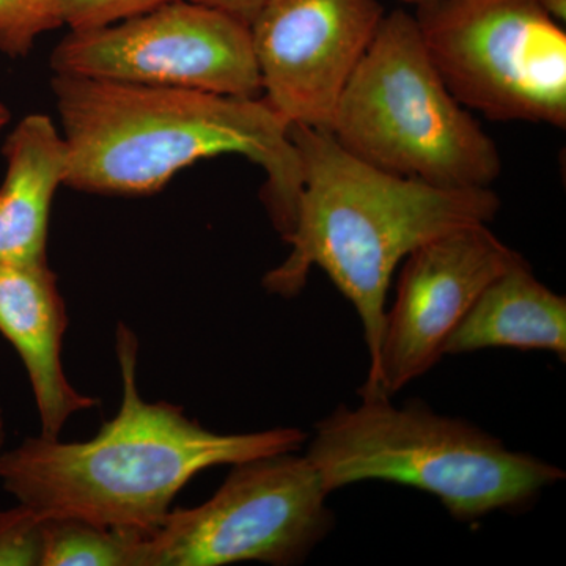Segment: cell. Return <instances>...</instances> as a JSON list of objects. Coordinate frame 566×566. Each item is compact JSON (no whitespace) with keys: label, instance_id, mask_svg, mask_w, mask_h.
<instances>
[{"label":"cell","instance_id":"ac0fdd59","mask_svg":"<svg viewBox=\"0 0 566 566\" xmlns=\"http://www.w3.org/2000/svg\"><path fill=\"white\" fill-rule=\"evenodd\" d=\"M191 2L226 11V13L233 14V17L251 24L263 0H191Z\"/></svg>","mask_w":566,"mask_h":566},{"label":"cell","instance_id":"ba28073f","mask_svg":"<svg viewBox=\"0 0 566 566\" xmlns=\"http://www.w3.org/2000/svg\"><path fill=\"white\" fill-rule=\"evenodd\" d=\"M54 74L221 95L262 96L248 22L191 0L91 31H70L51 54Z\"/></svg>","mask_w":566,"mask_h":566},{"label":"cell","instance_id":"8fae6325","mask_svg":"<svg viewBox=\"0 0 566 566\" xmlns=\"http://www.w3.org/2000/svg\"><path fill=\"white\" fill-rule=\"evenodd\" d=\"M69 327L57 275L48 262L0 266V334L20 354L31 381L41 436L61 438L77 412L95 409L98 398L77 392L62 365Z\"/></svg>","mask_w":566,"mask_h":566},{"label":"cell","instance_id":"9a60e30c","mask_svg":"<svg viewBox=\"0 0 566 566\" xmlns=\"http://www.w3.org/2000/svg\"><path fill=\"white\" fill-rule=\"evenodd\" d=\"M62 25L55 0H0V52L28 57L40 35Z\"/></svg>","mask_w":566,"mask_h":566},{"label":"cell","instance_id":"7c38bea8","mask_svg":"<svg viewBox=\"0 0 566 566\" xmlns=\"http://www.w3.org/2000/svg\"><path fill=\"white\" fill-rule=\"evenodd\" d=\"M0 185V266L48 262L55 192L65 182L69 147L48 115L22 118L3 142Z\"/></svg>","mask_w":566,"mask_h":566},{"label":"cell","instance_id":"5b68a950","mask_svg":"<svg viewBox=\"0 0 566 566\" xmlns=\"http://www.w3.org/2000/svg\"><path fill=\"white\" fill-rule=\"evenodd\" d=\"M329 133L356 158L439 188H491L497 145L434 69L415 14H385L335 109Z\"/></svg>","mask_w":566,"mask_h":566},{"label":"cell","instance_id":"d6986e66","mask_svg":"<svg viewBox=\"0 0 566 566\" xmlns=\"http://www.w3.org/2000/svg\"><path fill=\"white\" fill-rule=\"evenodd\" d=\"M3 453H6V417L0 408V460H2Z\"/></svg>","mask_w":566,"mask_h":566},{"label":"cell","instance_id":"5bb4252c","mask_svg":"<svg viewBox=\"0 0 566 566\" xmlns=\"http://www.w3.org/2000/svg\"><path fill=\"white\" fill-rule=\"evenodd\" d=\"M144 532L77 517L44 520L41 566H140Z\"/></svg>","mask_w":566,"mask_h":566},{"label":"cell","instance_id":"277c9868","mask_svg":"<svg viewBox=\"0 0 566 566\" xmlns=\"http://www.w3.org/2000/svg\"><path fill=\"white\" fill-rule=\"evenodd\" d=\"M333 493L368 480L434 494L458 521L523 510L565 479L557 465L515 452L474 423L441 416L423 401L395 406L363 395L315 424L307 455Z\"/></svg>","mask_w":566,"mask_h":566},{"label":"cell","instance_id":"30bf717a","mask_svg":"<svg viewBox=\"0 0 566 566\" xmlns=\"http://www.w3.org/2000/svg\"><path fill=\"white\" fill-rule=\"evenodd\" d=\"M385 14L379 0H263L249 28L264 102L289 126L329 132Z\"/></svg>","mask_w":566,"mask_h":566},{"label":"cell","instance_id":"8992f818","mask_svg":"<svg viewBox=\"0 0 566 566\" xmlns=\"http://www.w3.org/2000/svg\"><path fill=\"white\" fill-rule=\"evenodd\" d=\"M428 55L468 111L566 126V33L538 0H436L416 7Z\"/></svg>","mask_w":566,"mask_h":566},{"label":"cell","instance_id":"e0dca14e","mask_svg":"<svg viewBox=\"0 0 566 566\" xmlns=\"http://www.w3.org/2000/svg\"><path fill=\"white\" fill-rule=\"evenodd\" d=\"M167 2L170 0H55V6L70 31H91L139 17Z\"/></svg>","mask_w":566,"mask_h":566},{"label":"cell","instance_id":"52a82bcc","mask_svg":"<svg viewBox=\"0 0 566 566\" xmlns=\"http://www.w3.org/2000/svg\"><path fill=\"white\" fill-rule=\"evenodd\" d=\"M329 494L312 461L294 452L233 464L212 497L172 510L145 535L140 566L301 564L333 531Z\"/></svg>","mask_w":566,"mask_h":566},{"label":"cell","instance_id":"ffe728a7","mask_svg":"<svg viewBox=\"0 0 566 566\" xmlns=\"http://www.w3.org/2000/svg\"><path fill=\"white\" fill-rule=\"evenodd\" d=\"M10 120L11 114L9 107H7L6 104L0 103V133H2V129L9 125Z\"/></svg>","mask_w":566,"mask_h":566},{"label":"cell","instance_id":"3957f363","mask_svg":"<svg viewBox=\"0 0 566 566\" xmlns=\"http://www.w3.org/2000/svg\"><path fill=\"white\" fill-rule=\"evenodd\" d=\"M300 151L303 189L292 252L263 277L268 293L294 297L312 268H322L356 308L374 375L386 297L398 263L419 245L465 226L494 221L501 200L491 188H439L398 177L346 151L333 134L290 126Z\"/></svg>","mask_w":566,"mask_h":566},{"label":"cell","instance_id":"4fadbf2b","mask_svg":"<svg viewBox=\"0 0 566 566\" xmlns=\"http://www.w3.org/2000/svg\"><path fill=\"white\" fill-rule=\"evenodd\" d=\"M542 349L566 359V297L520 264L495 279L447 340L444 354Z\"/></svg>","mask_w":566,"mask_h":566},{"label":"cell","instance_id":"44dd1931","mask_svg":"<svg viewBox=\"0 0 566 566\" xmlns=\"http://www.w3.org/2000/svg\"><path fill=\"white\" fill-rule=\"evenodd\" d=\"M398 2L409 3V6H424V3L436 2V0H398Z\"/></svg>","mask_w":566,"mask_h":566},{"label":"cell","instance_id":"7a4b0ae2","mask_svg":"<svg viewBox=\"0 0 566 566\" xmlns=\"http://www.w3.org/2000/svg\"><path fill=\"white\" fill-rule=\"evenodd\" d=\"M115 352L122 405L95 438L62 442L31 436L0 460L2 486L43 520L77 517L150 534L205 469L296 452L307 439L289 427L234 434L207 430L180 406L144 400L137 387L139 340L125 323H118Z\"/></svg>","mask_w":566,"mask_h":566},{"label":"cell","instance_id":"9c48e42d","mask_svg":"<svg viewBox=\"0 0 566 566\" xmlns=\"http://www.w3.org/2000/svg\"><path fill=\"white\" fill-rule=\"evenodd\" d=\"M524 263L488 223L452 230L409 253L397 297L386 312L378 364L360 397H390L428 374L446 356L447 340L483 290Z\"/></svg>","mask_w":566,"mask_h":566},{"label":"cell","instance_id":"2e32d148","mask_svg":"<svg viewBox=\"0 0 566 566\" xmlns=\"http://www.w3.org/2000/svg\"><path fill=\"white\" fill-rule=\"evenodd\" d=\"M44 520L28 505L0 509V566H41Z\"/></svg>","mask_w":566,"mask_h":566},{"label":"cell","instance_id":"6da1fadb","mask_svg":"<svg viewBox=\"0 0 566 566\" xmlns=\"http://www.w3.org/2000/svg\"><path fill=\"white\" fill-rule=\"evenodd\" d=\"M69 147L63 185L96 196L158 193L200 159L240 155L263 170L262 199L283 241L303 189L300 151L262 96L221 95L54 74Z\"/></svg>","mask_w":566,"mask_h":566}]
</instances>
